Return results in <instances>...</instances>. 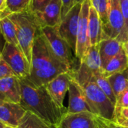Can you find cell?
Wrapping results in <instances>:
<instances>
[{"instance_id":"26","label":"cell","mask_w":128,"mask_h":128,"mask_svg":"<svg viewBox=\"0 0 128 128\" xmlns=\"http://www.w3.org/2000/svg\"><path fill=\"white\" fill-rule=\"evenodd\" d=\"M121 108H128V88H127L117 98L115 105V117L120 114V110Z\"/></svg>"},{"instance_id":"22","label":"cell","mask_w":128,"mask_h":128,"mask_svg":"<svg viewBox=\"0 0 128 128\" xmlns=\"http://www.w3.org/2000/svg\"><path fill=\"white\" fill-rule=\"evenodd\" d=\"M111 0H91V6L97 12L102 22L103 34L108 27Z\"/></svg>"},{"instance_id":"34","label":"cell","mask_w":128,"mask_h":128,"mask_svg":"<svg viewBox=\"0 0 128 128\" xmlns=\"http://www.w3.org/2000/svg\"><path fill=\"white\" fill-rule=\"evenodd\" d=\"M6 10V0H0V14Z\"/></svg>"},{"instance_id":"21","label":"cell","mask_w":128,"mask_h":128,"mask_svg":"<svg viewBox=\"0 0 128 128\" xmlns=\"http://www.w3.org/2000/svg\"><path fill=\"white\" fill-rule=\"evenodd\" d=\"M108 80L111 84L117 99L119 95L128 88V68L121 73L108 77Z\"/></svg>"},{"instance_id":"2","label":"cell","mask_w":128,"mask_h":128,"mask_svg":"<svg viewBox=\"0 0 128 128\" xmlns=\"http://www.w3.org/2000/svg\"><path fill=\"white\" fill-rule=\"evenodd\" d=\"M20 105L53 128L59 127L68 109L59 107L48 93L46 86L36 87L27 79L20 80Z\"/></svg>"},{"instance_id":"29","label":"cell","mask_w":128,"mask_h":128,"mask_svg":"<svg viewBox=\"0 0 128 128\" xmlns=\"http://www.w3.org/2000/svg\"><path fill=\"white\" fill-rule=\"evenodd\" d=\"M62 9H61V20L69 12V10L78 3L76 0H61Z\"/></svg>"},{"instance_id":"32","label":"cell","mask_w":128,"mask_h":128,"mask_svg":"<svg viewBox=\"0 0 128 128\" xmlns=\"http://www.w3.org/2000/svg\"><path fill=\"white\" fill-rule=\"evenodd\" d=\"M104 122H106V124L110 128H124V127H123V126H121V125H119L118 124H117L116 122H115L113 121H109V120L104 119Z\"/></svg>"},{"instance_id":"10","label":"cell","mask_w":128,"mask_h":128,"mask_svg":"<svg viewBox=\"0 0 128 128\" xmlns=\"http://www.w3.org/2000/svg\"><path fill=\"white\" fill-rule=\"evenodd\" d=\"M90 7L91 0H84L81 3L75 50V58L79 63L83 59L88 50L91 46L88 38V16Z\"/></svg>"},{"instance_id":"33","label":"cell","mask_w":128,"mask_h":128,"mask_svg":"<svg viewBox=\"0 0 128 128\" xmlns=\"http://www.w3.org/2000/svg\"><path fill=\"white\" fill-rule=\"evenodd\" d=\"M119 115H121L125 120L128 121V108H121Z\"/></svg>"},{"instance_id":"20","label":"cell","mask_w":128,"mask_h":128,"mask_svg":"<svg viewBox=\"0 0 128 128\" xmlns=\"http://www.w3.org/2000/svg\"><path fill=\"white\" fill-rule=\"evenodd\" d=\"M0 32L6 43L19 46L14 24L8 16L0 18Z\"/></svg>"},{"instance_id":"30","label":"cell","mask_w":128,"mask_h":128,"mask_svg":"<svg viewBox=\"0 0 128 128\" xmlns=\"http://www.w3.org/2000/svg\"><path fill=\"white\" fill-rule=\"evenodd\" d=\"M121 8L124 20L125 31L128 36V0H120Z\"/></svg>"},{"instance_id":"19","label":"cell","mask_w":128,"mask_h":128,"mask_svg":"<svg viewBox=\"0 0 128 128\" xmlns=\"http://www.w3.org/2000/svg\"><path fill=\"white\" fill-rule=\"evenodd\" d=\"M128 68V59L124 50L111 59L103 70V74L108 78L114 74L121 73Z\"/></svg>"},{"instance_id":"28","label":"cell","mask_w":128,"mask_h":128,"mask_svg":"<svg viewBox=\"0 0 128 128\" xmlns=\"http://www.w3.org/2000/svg\"><path fill=\"white\" fill-rule=\"evenodd\" d=\"M9 76H15L13 70L8 65V64L3 60L0 54V79Z\"/></svg>"},{"instance_id":"5","label":"cell","mask_w":128,"mask_h":128,"mask_svg":"<svg viewBox=\"0 0 128 128\" xmlns=\"http://www.w3.org/2000/svg\"><path fill=\"white\" fill-rule=\"evenodd\" d=\"M73 70L75 78L81 86L94 80L96 76L103 74L98 45L89 47L84 57L80 62L78 68Z\"/></svg>"},{"instance_id":"41","label":"cell","mask_w":128,"mask_h":128,"mask_svg":"<svg viewBox=\"0 0 128 128\" xmlns=\"http://www.w3.org/2000/svg\"><path fill=\"white\" fill-rule=\"evenodd\" d=\"M60 128L59 127H57V128Z\"/></svg>"},{"instance_id":"14","label":"cell","mask_w":128,"mask_h":128,"mask_svg":"<svg viewBox=\"0 0 128 128\" xmlns=\"http://www.w3.org/2000/svg\"><path fill=\"white\" fill-rule=\"evenodd\" d=\"M69 106L67 113L74 114L82 112H91L86 99L83 87L76 80L75 76L72 79L69 88Z\"/></svg>"},{"instance_id":"15","label":"cell","mask_w":128,"mask_h":128,"mask_svg":"<svg viewBox=\"0 0 128 128\" xmlns=\"http://www.w3.org/2000/svg\"><path fill=\"white\" fill-rule=\"evenodd\" d=\"M26 113L20 104L0 100V122L5 126L17 128Z\"/></svg>"},{"instance_id":"31","label":"cell","mask_w":128,"mask_h":128,"mask_svg":"<svg viewBox=\"0 0 128 128\" xmlns=\"http://www.w3.org/2000/svg\"><path fill=\"white\" fill-rule=\"evenodd\" d=\"M114 122H116L117 124H118L119 125H121L124 128H128V121L125 120L121 115H118V116H116Z\"/></svg>"},{"instance_id":"7","label":"cell","mask_w":128,"mask_h":128,"mask_svg":"<svg viewBox=\"0 0 128 128\" xmlns=\"http://www.w3.org/2000/svg\"><path fill=\"white\" fill-rule=\"evenodd\" d=\"M1 56L20 80L26 79L29 76L30 64L18 46L5 42Z\"/></svg>"},{"instance_id":"12","label":"cell","mask_w":128,"mask_h":128,"mask_svg":"<svg viewBox=\"0 0 128 128\" xmlns=\"http://www.w3.org/2000/svg\"><path fill=\"white\" fill-rule=\"evenodd\" d=\"M61 0H51L42 10L32 13L40 28L57 27L61 21Z\"/></svg>"},{"instance_id":"13","label":"cell","mask_w":128,"mask_h":128,"mask_svg":"<svg viewBox=\"0 0 128 128\" xmlns=\"http://www.w3.org/2000/svg\"><path fill=\"white\" fill-rule=\"evenodd\" d=\"M60 128H100L99 117L91 112L79 113H66L60 125Z\"/></svg>"},{"instance_id":"23","label":"cell","mask_w":128,"mask_h":128,"mask_svg":"<svg viewBox=\"0 0 128 128\" xmlns=\"http://www.w3.org/2000/svg\"><path fill=\"white\" fill-rule=\"evenodd\" d=\"M17 128H54L30 112L26 113Z\"/></svg>"},{"instance_id":"11","label":"cell","mask_w":128,"mask_h":128,"mask_svg":"<svg viewBox=\"0 0 128 128\" xmlns=\"http://www.w3.org/2000/svg\"><path fill=\"white\" fill-rule=\"evenodd\" d=\"M73 76L74 70L72 69L68 72L60 74L45 86L54 101L62 109H66L63 106V100L67 91H69L70 82Z\"/></svg>"},{"instance_id":"16","label":"cell","mask_w":128,"mask_h":128,"mask_svg":"<svg viewBox=\"0 0 128 128\" xmlns=\"http://www.w3.org/2000/svg\"><path fill=\"white\" fill-rule=\"evenodd\" d=\"M0 100L20 104L21 88L17 76H9L0 79Z\"/></svg>"},{"instance_id":"8","label":"cell","mask_w":128,"mask_h":128,"mask_svg":"<svg viewBox=\"0 0 128 128\" xmlns=\"http://www.w3.org/2000/svg\"><path fill=\"white\" fill-rule=\"evenodd\" d=\"M106 38L116 39L122 44L128 41L120 0H111L108 27L103 34Z\"/></svg>"},{"instance_id":"27","label":"cell","mask_w":128,"mask_h":128,"mask_svg":"<svg viewBox=\"0 0 128 128\" xmlns=\"http://www.w3.org/2000/svg\"><path fill=\"white\" fill-rule=\"evenodd\" d=\"M51 0H32L29 8L31 13H35L42 10Z\"/></svg>"},{"instance_id":"1","label":"cell","mask_w":128,"mask_h":128,"mask_svg":"<svg viewBox=\"0 0 128 128\" xmlns=\"http://www.w3.org/2000/svg\"><path fill=\"white\" fill-rule=\"evenodd\" d=\"M71 70L56 56L40 30L34 40L30 74L26 79L35 86L41 87Z\"/></svg>"},{"instance_id":"17","label":"cell","mask_w":128,"mask_h":128,"mask_svg":"<svg viewBox=\"0 0 128 128\" xmlns=\"http://www.w3.org/2000/svg\"><path fill=\"white\" fill-rule=\"evenodd\" d=\"M99 52L101 60L102 70L115 56L123 50V44L116 39L106 38L98 44Z\"/></svg>"},{"instance_id":"18","label":"cell","mask_w":128,"mask_h":128,"mask_svg":"<svg viewBox=\"0 0 128 128\" xmlns=\"http://www.w3.org/2000/svg\"><path fill=\"white\" fill-rule=\"evenodd\" d=\"M88 38L90 46H97L103 40V30L101 20L97 12L91 4L88 16Z\"/></svg>"},{"instance_id":"36","label":"cell","mask_w":128,"mask_h":128,"mask_svg":"<svg viewBox=\"0 0 128 128\" xmlns=\"http://www.w3.org/2000/svg\"><path fill=\"white\" fill-rule=\"evenodd\" d=\"M99 117V116H98ZM99 119H100V124H101V128H110L106 124V122H104V119L103 118H100L99 117Z\"/></svg>"},{"instance_id":"24","label":"cell","mask_w":128,"mask_h":128,"mask_svg":"<svg viewBox=\"0 0 128 128\" xmlns=\"http://www.w3.org/2000/svg\"><path fill=\"white\" fill-rule=\"evenodd\" d=\"M94 82L97 83L99 88L104 92V94L109 98V99L112 101V103L115 106L117 99L113 92V89L111 86V84L108 80V78L105 77L102 74L94 77Z\"/></svg>"},{"instance_id":"25","label":"cell","mask_w":128,"mask_h":128,"mask_svg":"<svg viewBox=\"0 0 128 128\" xmlns=\"http://www.w3.org/2000/svg\"><path fill=\"white\" fill-rule=\"evenodd\" d=\"M32 0H6V11L8 15L29 10Z\"/></svg>"},{"instance_id":"40","label":"cell","mask_w":128,"mask_h":128,"mask_svg":"<svg viewBox=\"0 0 128 128\" xmlns=\"http://www.w3.org/2000/svg\"><path fill=\"white\" fill-rule=\"evenodd\" d=\"M5 128H12V127H8V126H5Z\"/></svg>"},{"instance_id":"39","label":"cell","mask_w":128,"mask_h":128,"mask_svg":"<svg viewBox=\"0 0 128 128\" xmlns=\"http://www.w3.org/2000/svg\"><path fill=\"white\" fill-rule=\"evenodd\" d=\"M76 1H77L78 3H82L84 0H76Z\"/></svg>"},{"instance_id":"9","label":"cell","mask_w":128,"mask_h":128,"mask_svg":"<svg viewBox=\"0 0 128 128\" xmlns=\"http://www.w3.org/2000/svg\"><path fill=\"white\" fill-rule=\"evenodd\" d=\"M81 3H77L57 26L59 34L68 43L75 54Z\"/></svg>"},{"instance_id":"3","label":"cell","mask_w":128,"mask_h":128,"mask_svg":"<svg viewBox=\"0 0 128 128\" xmlns=\"http://www.w3.org/2000/svg\"><path fill=\"white\" fill-rule=\"evenodd\" d=\"M14 24L18 45L31 66L32 46L35 38L41 30L34 15L29 10L11 14L9 16Z\"/></svg>"},{"instance_id":"37","label":"cell","mask_w":128,"mask_h":128,"mask_svg":"<svg viewBox=\"0 0 128 128\" xmlns=\"http://www.w3.org/2000/svg\"><path fill=\"white\" fill-rule=\"evenodd\" d=\"M123 50H124V51L128 59V41L124 43V44H123Z\"/></svg>"},{"instance_id":"35","label":"cell","mask_w":128,"mask_h":128,"mask_svg":"<svg viewBox=\"0 0 128 128\" xmlns=\"http://www.w3.org/2000/svg\"><path fill=\"white\" fill-rule=\"evenodd\" d=\"M5 43V40H4V38H3V37H2V35L1 34V32H0V54H1V52L2 51Z\"/></svg>"},{"instance_id":"4","label":"cell","mask_w":128,"mask_h":128,"mask_svg":"<svg viewBox=\"0 0 128 128\" xmlns=\"http://www.w3.org/2000/svg\"><path fill=\"white\" fill-rule=\"evenodd\" d=\"M87 101L93 114L109 121H115V106L99 88L94 80L82 86Z\"/></svg>"},{"instance_id":"6","label":"cell","mask_w":128,"mask_h":128,"mask_svg":"<svg viewBox=\"0 0 128 128\" xmlns=\"http://www.w3.org/2000/svg\"><path fill=\"white\" fill-rule=\"evenodd\" d=\"M41 32L56 56L72 70L76 58L75 54L68 43L59 34L57 27H44L41 28Z\"/></svg>"},{"instance_id":"38","label":"cell","mask_w":128,"mask_h":128,"mask_svg":"<svg viewBox=\"0 0 128 128\" xmlns=\"http://www.w3.org/2000/svg\"><path fill=\"white\" fill-rule=\"evenodd\" d=\"M0 128H5V125L2 124V122H0Z\"/></svg>"}]
</instances>
